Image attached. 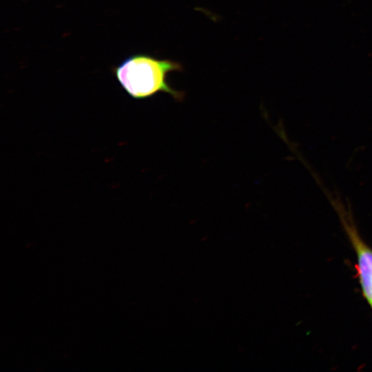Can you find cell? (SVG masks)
<instances>
[{
  "label": "cell",
  "mask_w": 372,
  "mask_h": 372,
  "mask_svg": "<svg viewBox=\"0 0 372 372\" xmlns=\"http://www.w3.org/2000/svg\"><path fill=\"white\" fill-rule=\"evenodd\" d=\"M182 70V65L178 62L135 54L114 67L112 73L123 90L134 99H145L162 92L181 101L183 92L173 89L167 76L169 72Z\"/></svg>",
  "instance_id": "1"
},
{
  "label": "cell",
  "mask_w": 372,
  "mask_h": 372,
  "mask_svg": "<svg viewBox=\"0 0 372 372\" xmlns=\"http://www.w3.org/2000/svg\"><path fill=\"white\" fill-rule=\"evenodd\" d=\"M344 229L357 258V274L363 297L372 309V248L359 235L351 219L340 212Z\"/></svg>",
  "instance_id": "2"
}]
</instances>
